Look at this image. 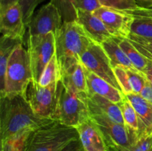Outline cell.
<instances>
[{"mask_svg":"<svg viewBox=\"0 0 152 151\" xmlns=\"http://www.w3.org/2000/svg\"><path fill=\"white\" fill-rule=\"evenodd\" d=\"M20 44H23V39L1 36L0 39V93L4 89V76L10 56Z\"/></svg>","mask_w":152,"mask_h":151,"instance_id":"21","label":"cell"},{"mask_svg":"<svg viewBox=\"0 0 152 151\" xmlns=\"http://www.w3.org/2000/svg\"><path fill=\"white\" fill-rule=\"evenodd\" d=\"M133 17L131 33L152 38V9L138 7L132 10H125Z\"/></svg>","mask_w":152,"mask_h":151,"instance_id":"19","label":"cell"},{"mask_svg":"<svg viewBox=\"0 0 152 151\" xmlns=\"http://www.w3.org/2000/svg\"><path fill=\"white\" fill-rule=\"evenodd\" d=\"M80 61L86 70L103 78L122 91L111 61L100 44L92 42L81 56Z\"/></svg>","mask_w":152,"mask_h":151,"instance_id":"9","label":"cell"},{"mask_svg":"<svg viewBox=\"0 0 152 151\" xmlns=\"http://www.w3.org/2000/svg\"><path fill=\"white\" fill-rule=\"evenodd\" d=\"M138 7L142 8L152 9V0H136Z\"/></svg>","mask_w":152,"mask_h":151,"instance_id":"37","label":"cell"},{"mask_svg":"<svg viewBox=\"0 0 152 151\" xmlns=\"http://www.w3.org/2000/svg\"><path fill=\"white\" fill-rule=\"evenodd\" d=\"M111 61L113 68L121 66L132 70H137L119 45L115 36L109 38L100 44Z\"/></svg>","mask_w":152,"mask_h":151,"instance_id":"20","label":"cell"},{"mask_svg":"<svg viewBox=\"0 0 152 151\" xmlns=\"http://www.w3.org/2000/svg\"><path fill=\"white\" fill-rule=\"evenodd\" d=\"M43 0H19V4L22 9L23 20L26 28L29 25L30 22L33 18L36 7Z\"/></svg>","mask_w":152,"mask_h":151,"instance_id":"28","label":"cell"},{"mask_svg":"<svg viewBox=\"0 0 152 151\" xmlns=\"http://www.w3.org/2000/svg\"><path fill=\"white\" fill-rule=\"evenodd\" d=\"M54 36L61 75L68 68L81 62V56L93 41L77 22H63Z\"/></svg>","mask_w":152,"mask_h":151,"instance_id":"2","label":"cell"},{"mask_svg":"<svg viewBox=\"0 0 152 151\" xmlns=\"http://www.w3.org/2000/svg\"><path fill=\"white\" fill-rule=\"evenodd\" d=\"M128 39L147 60L152 63V38L131 33Z\"/></svg>","mask_w":152,"mask_h":151,"instance_id":"27","label":"cell"},{"mask_svg":"<svg viewBox=\"0 0 152 151\" xmlns=\"http://www.w3.org/2000/svg\"><path fill=\"white\" fill-rule=\"evenodd\" d=\"M102 6L119 10H132L138 7L136 0H99Z\"/></svg>","mask_w":152,"mask_h":151,"instance_id":"29","label":"cell"},{"mask_svg":"<svg viewBox=\"0 0 152 151\" xmlns=\"http://www.w3.org/2000/svg\"><path fill=\"white\" fill-rule=\"evenodd\" d=\"M27 48L33 79L39 83L46 66L56 54L54 33L28 36Z\"/></svg>","mask_w":152,"mask_h":151,"instance_id":"8","label":"cell"},{"mask_svg":"<svg viewBox=\"0 0 152 151\" xmlns=\"http://www.w3.org/2000/svg\"><path fill=\"white\" fill-rule=\"evenodd\" d=\"M114 70L117 81H118L120 87L122 89V91L124 93L125 96L133 93V91H132L130 84H129L127 68H124V67L118 66L114 68Z\"/></svg>","mask_w":152,"mask_h":151,"instance_id":"30","label":"cell"},{"mask_svg":"<svg viewBox=\"0 0 152 151\" xmlns=\"http://www.w3.org/2000/svg\"><path fill=\"white\" fill-rule=\"evenodd\" d=\"M142 75L145 78L146 81L152 86V63L149 62L148 66L145 68L142 71H141Z\"/></svg>","mask_w":152,"mask_h":151,"instance_id":"36","label":"cell"},{"mask_svg":"<svg viewBox=\"0 0 152 151\" xmlns=\"http://www.w3.org/2000/svg\"><path fill=\"white\" fill-rule=\"evenodd\" d=\"M18 3L19 0H0V14L4 13L9 7Z\"/></svg>","mask_w":152,"mask_h":151,"instance_id":"35","label":"cell"},{"mask_svg":"<svg viewBox=\"0 0 152 151\" xmlns=\"http://www.w3.org/2000/svg\"><path fill=\"white\" fill-rule=\"evenodd\" d=\"M55 120L39 117L30 105L26 95L0 96L1 141L13 137L28 130H37Z\"/></svg>","mask_w":152,"mask_h":151,"instance_id":"1","label":"cell"},{"mask_svg":"<svg viewBox=\"0 0 152 151\" xmlns=\"http://www.w3.org/2000/svg\"><path fill=\"white\" fill-rule=\"evenodd\" d=\"M63 24L59 10L51 2L45 4L31 19L28 25L29 36L45 35L55 33Z\"/></svg>","mask_w":152,"mask_h":151,"instance_id":"10","label":"cell"},{"mask_svg":"<svg viewBox=\"0 0 152 151\" xmlns=\"http://www.w3.org/2000/svg\"><path fill=\"white\" fill-rule=\"evenodd\" d=\"M90 118L88 95L72 93L63 85L53 120L76 128Z\"/></svg>","mask_w":152,"mask_h":151,"instance_id":"5","label":"cell"},{"mask_svg":"<svg viewBox=\"0 0 152 151\" xmlns=\"http://www.w3.org/2000/svg\"><path fill=\"white\" fill-rule=\"evenodd\" d=\"M91 118L100 130L110 151H123L130 147L137 140L136 132L126 124H119L97 112H91Z\"/></svg>","mask_w":152,"mask_h":151,"instance_id":"7","label":"cell"},{"mask_svg":"<svg viewBox=\"0 0 152 151\" xmlns=\"http://www.w3.org/2000/svg\"><path fill=\"white\" fill-rule=\"evenodd\" d=\"M77 22L93 42L101 44L113 37L101 19L93 13L77 10Z\"/></svg>","mask_w":152,"mask_h":151,"instance_id":"14","label":"cell"},{"mask_svg":"<svg viewBox=\"0 0 152 151\" xmlns=\"http://www.w3.org/2000/svg\"><path fill=\"white\" fill-rule=\"evenodd\" d=\"M25 26L22 9L19 4L9 7L0 14V31L1 36L23 39L25 33Z\"/></svg>","mask_w":152,"mask_h":151,"instance_id":"12","label":"cell"},{"mask_svg":"<svg viewBox=\"0 0 152 151\" xmlns=\"http://www.w3.org/2000/svg\"><path fill=\"white\" fill-rule=\"evenodd\" d=\"M32 130H28L13 137L1 141V151H25L27 140Z\"/></svg>","mask_w":152,"mask_h":151,"instance_id":"25","label":"cell"},{"mask_svg":"<svg viewBox=\"0 0 152 151\" xmlns=\"http://www.w3.org/2000/svg\"><path fill=\"white\" fill-rule=\"evenodd\" d=\"M119 106L121 109L125 124L131 130L136 132L137 136L139 131V118L133 105L126 98H125L124 100L119 104Z\"/></svg>","mask_w":152,"mask_h":151,"instance_id":"24","label":"cell"},{"mask_svg":"<svg viewBox=\"0 0 152 151\" xmlns=\"http://www.w3.org/2000/svg\"><path fill=\"white\" fill-rule=\"evenodd\" d=\"M74 5L77 10L94 13L102 7L99 0H74Z\"/></svg>","mask_w":152,"mask_h":151,"instance_id":"31","label":"cell"},{"mask_svg":"<svg viewBox=\"0 0 152 151\" xmlns=\"http://www.w3.org/2000/svg\"><path fill=\"white\" fill-rule=\"evenodd\" d=\"M23 44L18 46L10 56L4 76V89L0 96L4 95H26V90L33 78L28 51Z\"/></svg>","mask_w":152,"mask_h":151,"instance_id":"4","label":"cell"},{"mask_svg":"<svg viewBox=\"0 0 152 151\" xmlns=\"http://www.w3.org/2000/svg\"><path fill=\"white\" fill-rule=\"evenodd\" d=\"M88 107L90 113L97 112L103 114L112 121L125 124L119 104L99 95L88 96Z\"/></svg>","mask_w":152,"mask_h":151,"instance_id":"18","label":"cell"},{"mask_svg":"<svg viewBox=\"0 0 152 151\" xmlns=\"http://www.w3.org/2000/svg\"><path fill=\"white\" fill-rule=\"evenodd\" d=\"M85 70L88 89V96L99 95L117 104H120L124 100L126 96L123 92L96 74L90 72L86 68Z\"/></svg>","mask_w":152,"mask_h":151,"instance_id":"15","label":"cell"},{"mask_svg":"<svg viewBox=\"0 0 152 151\" xmlns=\"http://www.w3.org/2000/svg\"><path fill=\"white\" fill-rule=\"evenodd\" d=\"M59 151H85L80 139H74L65 145Z\"/></svg>","mask_w":152,"mask_h":151,"instance_id":"33","label":"cell"},{"mask_svg":"<svg viewBox=\"0 0 152 151\" xmlns=\"http://www.w3.org/2000/svg\"><path fill=\"white\" fill-rule=\"evenodd\" d=\"M63 85L74 93H87L88 95L86 70L82 62L68 68L61 73Z\"/></svg>","mask_w":152,"mask_h":151,"instance_id":"17","label":"cell"},{"mask_svg":"<svg viewBox=\"0 0 152 151\" xmlns=\"http://www.w3.org/2000/svg\"><path fill=\"white\" fill-rule=\"evenodd\" d=\"M76 129L85 151H110L100 130L91 118Z\"/></svg>","mask_w":152,"mask_h":151,"instance_id":"13","label":"cell"},{"mask_svg":"<svg viewBox=\"0 0 152 151\" xmlns=\"http://www.w3.org/2000/svg\"><path fill=\"white\" fill-rule=\"evenodd\" d=\"M77 139H79V135L75 127L55 121L31 132L27 140L25 151H59Z\"/></svg>","mask_w":152,"mask_h":151,"instance_id":"3","label":"cell"},{"mask_svg":"<svg viewBox=\"0 0 152 151\" xmlns=\"http://www.w3.org/2000/svg\"><path fill=\"white\" fill-rule=\"evenodd\" d=\"M151 151H152V147H151Z\"/></svg>","mask_w":152,"mask_h":151,"instance_id":"38","label":"cell"},{"mask_svg":"<svg viewBox=\"0 0 152 151\" xmlns=\"http://www.w3.org/2000/svg\"><path fill=\"white\" fill-rule=\"evenodd\" d=\"M60 80L61 75L59 62L56 55L55 54L46 66L43 73L42 74L39 84L41 86L45 87L53 83L58 82Z\"/></svg>","mask_w":152,"mask_h":151,"instance_id":"23","label":"cell"},{"mask_svg":"<svg viewBox=\"0 0 152 151\" xmlns=\"http://www.w3.org/2000/svg\"><path fill=\"white\" fill-rule=\"evenodd\" d=\"M59 10L63 22H77V10L74 5V0H50Z\"/></svg>","mask_w":152,"mask_h":151,"instance_id":"26","label":"cell"},{"mask_svg":"<svg viewBox=\"0 0 152 151\" xmlns=\"http://www.w3.org/2000/svg\"><path fill=\"white\" fill-rule=\"evenodd\" d=\"M126 98L132 103L139 118L137 138L152 135V104L145 100L140 94L131 93Z\"/></svg>","mask_w":152,"mask_h":151,"instance_id":"16","label":"cell"},{"mask_svg":"<svg viewBox=\"0 0 152 151\" xmlns=\"http://www.w3.org/2000/svg\"><path fill=\"white\" fill-rule=\"evenodd\" d=\"M63 84L62 81L43 87L31 79L26 90V97L37 115L53 120L62 92Z\"/></svg>","mask_w":152,"mask_h":151,"instance_id":"6","label":"cell"},{"mask_svg":"<svg viewBox=\"0 0 152 151\" xmlns=\"http://www.w3.org/2000/svg\"><path fill=\"white\" fill-rule=\"evenodd\" d=\"M93 13L101 19L113 36L128 38L131 34L133 17L125 10L102 6Z\"/></svg>","mask_w":152,"mask_h":151,"instance_id":"11","label":"cell"},{"mask_svg":"<svg viewBox=\"0 0 152 151\" xmlns=\"http://www.w3.org/2000/svg\"><path fill=\"white\" fill-rule=\"evenodd\" d=\"M116 37V36H115ZM119 45L120 46L126 56L131 61L132 65H134L137 70L139 71H142L149 64V61L147 60L137 49L132 44V43L127 38L123 37H116Z\"/></svg>","mask_w":152,"mask_h":151,"instance_id":"22","label":"cell"},{"mask_svg":"<svg viewBox=\"0 0 152 151\" xmlns=\"http://www.w3.org/2000/svg\"><path fill=\"white\" fill-rule=\"evenodd\" d=\"M140 95L148 102L152 104V86L148 81H146L143 90L140 93Z\"/></svg>","mask_w":152,"mask_h":151,"instance_id":"34","label":"cell"},{"mask_svg":"<svg viewBox=\"0 0 152 151\" xmlns=\"http://www.w3.org/2000/svg\"><path fill=\"white\" fill-rule=\"evenodd\" d=\"M152 147V135L138 139L132 146L123 151H151Z\"/></svg>","mask_w":152,"mask_h":151,"instance_id":"32","label":"cell"}]
</instances>
